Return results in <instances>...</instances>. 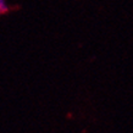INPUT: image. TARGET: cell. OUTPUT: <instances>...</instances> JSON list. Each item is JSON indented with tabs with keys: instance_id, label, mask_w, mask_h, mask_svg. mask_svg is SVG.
Returning <instances> with one entry per match:
<instances>
[{
	"instance_id": "obj_1",
	"label": "cell",
	"mask_w": 133,
	"mask_h": 133,
	"mask_svg": "<svg viewBox=\"0 0 133 133\" xmlns=\"http://www.w3.org/2000/svg\"><path fill=\"white\" fill-rule=\"evenodd\" d=\"M9 10V6L6 4V1L5 0H0V15L1 14H5V12Z\"/></svg>"
}]
</instances>
